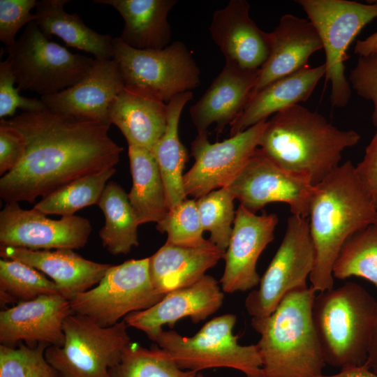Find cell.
I'll return each instance as SVG.
<instances>
[{
	"label": "cell",
	"instance_id": "18",
	"mask_svg": "<svg viewBox=\"0 0 377 377\" xmlns=\"http://www.w3.org/2000/svg\"><path fill=\"white\" fill-rule=\"evenodd\" d=\"M124 87L117 62L94 59L85 75L72 87L57 94L41 96L50 111L111 125V106Z\"/></svg>",
	"mask_w": 377,
	"mask_h": 377
},
{
	"label": "cell",
	"instance_id": "35",
	"mask_svg": "<svg viewBox=\"0 0 377 377\" xmlns=\"http://www.w3.org/2000/svg\"><path fill=\"white\" fill-rule=\"evenodd\" d=\"M109 373L110 377H193L197 374L180 369L158 346L147 348L132 342Z\"/></svg>",
	"mask_w": 377,
	"mask_h": 377
},
{
	"label": "cell",
	"instance_id": "3",
	"mask_svg": "<svg viewBox=\"0 0 377 377\" xmlns=\"http://www.w3.org/2000/svg\"><path fill=\"white\" fill-rule=\"evenodd\" d=\"M360 138L355 131L339 129L320 114L297 104L267 121L258 148L281 168L316 185L341 165L342 152Z\"/></svg>",
	"mask_w": 377,
	"mask_h": 377
},
{
	"label": "cell",
	"instance_id": "44",
	"mask_svg": "<svg viewBox=\"0 0 377 377\" xmlns=\"http://www.w3.org/2000/svg\"><path fill=\"white\" fill-rule=\"evenodd\" d=\"M377 52V31L363 40H357L354 53L359 57H365Z\"/></svg>",
	"mask_w": 377,
	"mask_h": 377
},
{
	"label": "cell",
	"instance_id": "30",
	"mask_svg": "<svg viewBox=\"0 0 377 377\" xmlns=\"http://www.w3.org/2000/svg\"><path fill=\"white\" fill-rule=\"evenodd\" d=\"M132 186L128 193L139 224L158 223L169 211L156 159L147 149L128 146Z\"/></svg>",
	"mask_w": 377,
	"mask_h": 377
},
{
	"label": "cell",
	"instance_id": "45",
	"mask_svg": "<svg viewBox=\"0 0 377 377\" xmlns=\"http://www.w3.org/2000/svg\"><path fill=\"white\" fill-rule=\"evenodd\" d=\"M316 377H377V374L364 364L342 369L340 372L334 375L321 374Z\"/></svg>",
	"mask_w": 377,
	"mask_h": 377
},
{
	"label": "cell",
	"instance_id": "34",
	"mask_svg": "<svg viewBox=\"0 0 377 377\" xmlns=\"http://www.w3.org/2000/svg\"><path fill=\"white\" fill-rule=\"evenodd\" d=\"M333 276L341 280L362 277L377 288V224L367 226L346 241L334 265Z\"/></svg>",
	"mask_w": 377,
	"mask_h": 377
},
{
	"label": "cell",
	"instance_id": "12",
	"mask_svg": "<svg viewBox=\"0 0 377 377\" xmlns=\"http://www.w3.org/2000/svg\"><path fill=\"white\" fill-rule=\"evenodd\" d=\"M314 262L309 219L291 215L281 243L260 278L259 288L250 292L245 300L248 313L252 318L271 315L288 293L307 286Z\"/></svg>",
	"mask_w": 377,
	"mask_h": 377
},
{
	"label": "cell",
	"instance_id": "38",
	"mask_svg": "<svg viewBox=\"0 0 377 377\" xmlns=\"http://www.w3.org/2000/svg\"><path fill=\"white\" fill-rule=\"evenodd\" d=\"M156 228L161 233L166 232V242L174 245L195 247L207 241L202 236L204 230L194 199L187 198L169 209Z\"/></svg>",
	"mask_w": 377,
	"mask_h": 377
},
{
	"label": "cell",
	"instance_id": "23",
	"mask_svg": "<svg viewBox=\"0 0 377 377\" xmlns=\"http://www.w3.org/2000/svg\"><path fill=\"white\" fill-rule=\"evenodd\" d=\"M0 256L20 261L47 275L68 300L96 286L111 266L87 260L66 249L31 250L1 246Z\"/></svg>",
	"mask_w": 377,
	"mask_h": 377
},
{
	"label": "cell",
	"instance_id": "14",
	"mask_svg": "<svg viewBox=\"0 0 377 377\" xmlns=\"http://www.w3.org/2000/svg\"><path fill=\"white\" fill-rule=\"evenodd\" d=\"M267 121H260L220 142L211 143L207 133H198L191 148L195 162L183 175L186 195L198 199L212 191L226 187L258 148Z\"/></svg>",
	"mask_w": 377,
	"mask_h": 377
},
{
	"label": "cell",
	"instance_id": "40",
	"mask_svg": "<svg viewBox=\"0 0 377 377\" xmlns=\"http://www.w3.org/2000/svg\"><path fill=\"white\" fill-rule=\"evenodd\" d=\"M36 0H0V40L6 47L13 45L18 31L25 24L35 21Z\"/></svg>",
	"mask_w": 377,
	"mask_h": 377
},
{
	"label": "cell",
	"instance_id": "8",
	"mask_svg": "<svg viewBox=\"0 0 377 377\" xmlns=\"http://www.w3.org/2000/svg\"><path fill=\"white\" fill-rule=\"evenodd\" d=\"M318 33L325 53V80L334 106H346L351 87L345 74L347 50L360 31L377 17V1L297 0Z\"/></svg>",
	"mask_w": 377,
	"mask_h": 377
},
{
	"label": "cell",
	"instance_id": "17",
	"mask_svg": "<svg viewBox=\"0 0 377 377\" xmlns=\"http://www.w3.org/2000/svg\"><path fill=\"white\" fill-rule=\"evenodd\" d=\"M73 313L70 301L59 293L6 308L0 312L1 345L15 347L24 342L35 347L44 343L61 347L65 338L64 322Z\"/></svg>",
	"mask_w": 377,
	"mask_h": 377
},
{
	"label": "cell",
	"instance_id": "2",
	"mask_svg": "<svg viewBox=\"0 0 377 377\" xmlns=\"http://www.w3.org/2000/svg\"><path fill=\"white\" fill-rule=\"evenodd\" d=\"M309 226L315 251L309 276L316 293L334 288L333 267L346 241L377 224V209L361 185L350 161L314 186Z\"/></svg>",
	"mask_w": 377,
	"mask_h": 377
},
{
	"label": "cell",
	"instance_id": "16",
	"mask_svg": "<svg viewBox=\"0 0 377 377\" xmlns=\"http://www.w3.org/2000/svg\"><path fill=\"white\" fill-rule=\"evenodd\" d=\"M278 222L275 214L257 215L239 205L223 258L225 269L220 279L223 292H244L259 284L257 262L263 250L273 241Z\"/></svg>",
	"mask_w": 377,
	"mask_h": 377
},
{
	"label": "cell",
	"instance_id": "1",
	"mask_svg": "<svg viewBox=\"0 0 377 377\" xmlns=\"http://www.w3.org/2000/svg\"><path fill=\"white\" fill-rule=\"evenodd\" d=\"M1 120L26 142L21 163L0 179L6 203H32L76 179L114 168L124 150L109 136L110 125L97 121L47 109Z\"/></svg>",
	"mask_w": 377,
	"mask_h": 377
},
{
	"label": "cell",
	"instance_id": "22",
	"mask_svg": "<svg viewBox=\"0 0 377 377\" xmlns=\"http://www.w3.org/2000/svg\"><path fill=\"white\" fill-rule=\"evenodd\" d=\"M269 36V54L259 71L250 96L274 81L307 66L310 57L323 49L313 24L293 14L282 15Z\"/></svg>",
	"mask_w": 377,
	"mask_h": 377
},
{
	"label": "cell",
	"instance_id": "19",
	"mask_svg": "<svg viewBox=\"0 0 377 377\" xmlns=\"http://www.w3.org/2000/svg\"><path fill=\"white\" fill-rule=\"evenodd\" d=\"M223 297L218 281L205 274L194 284L170 292L150 308L132 312L123 320L154 341L165 325L172 327L187 317L193 323L204 320L221 306Z\"/></svg>",
	"mask_w": 377,
	"mask_h": 377
},
{
	"label": "cell",
	"instance_id": "11",
	"mask_svg": "<svg viewBox=\"0 0 377 377\" xmlns=\"http://www.w3.org/2000/svg\"><path fill=\"white\" fill-rule=\"evenodd\" d=\"M149 260L131 259L111 265L96 286L69 300L73 313L108 327L161 301L165 295L151 283Z\"/></svg>",
	"mask_w": 377,
	"mask_h": 377
},
{
	"label": "cell",
	"instance_id": "27",
	"mask_svg": "<svg viewBox=\"0 0 377 377\" xmlns=\"http://www.w3.org/2000/svg\"><path fill=\"white\" fill-rule=\"evenodd\" d=\"M114 8L124 19L120 39L138 50H160L170 43L168 15L176 0H95Z\"/></svg>",
	"mask_w": 377,
	"mask_h": 377
},
{
	"label": "cell",
	"instance_id": "32",
	"mask_svg": "<svg viewBox=\"0 0 377 377\" xmlns=\"http://www.w3.org/2000/svg\"><path fill=\"white\" fill-rule=\"evenodd\" d=\"M115 168L76 179L42 198L33 208L46 214L71 216L90 205H98Z\"/></svg>",
	"mask_w": 377,
	"mask_h": 377
},
{
	"label": "cell",
	"instance_id": "9",
	"mask_svg": "<svg viewBox=\"0 0 377 377\" xmlns=\"http://www.w3.org/2000/svg\"><path fill=\"white\" fill-rule=\"evenodd\" d=\"M112 59L118 65L125 87L167 103L200 84V69L181 41L160 50H138L117 37L112 39Z\"/></svg>",
	"mask_w": 377,
	"mask_h": 377
},
{
	"label": "cell",
	"instance_id": "46",
	"mask_svg": "<svg viewBox=\"0 0 377 377\" xmlns=\"http://www.w3.org/2000/svg\"><path fill=\"white\" fill-rule=\"evenodd\" d=\"M364 364L377 374V321L369 349L367 360Z\"/></svg>",
	"mask_w": 377,
	"mask_h": 377
},
{
	"label": "cell",
	"instance_id": "21",
	"mask_svg": "<svg viewBox=\"0 0 377 377\" xmlns=\"http://www.w3.org/2000/svg\"><path fill=\"white\" fill-rule=\"evenodd\" d=\"M259 71L244 69L226 60L220 73L190 108L191 119L198 133H207L213 124L219 133L227 124L230 125L248 101Z\"/></svg>",
	"mask_w": 377,
	"mask_h": 377
},
{
	"label": "cell",
	"instance_id": "31",
	"mask_svg": "<svg viewBox=\"0 0 377 377\" xmlns=\"http://www.w3.org/2000/svg\"><path fill=\"white\" fill-rule=\"evenodd\" d=\"M97 205L105 216L99 231L103 246L114 256L127 254L138 246L140 224L124 188L115 182H108Z\"/></svg>",
	"mask_w": 377,
	"mask_h": 377
},
{
	"label": "cell",
	"instance_id": "6",
	"mask_svg": "<svg viewBox=\"0 0 377 377\" xmlns=\"http://www.w3.org/2000/svg\"><path fill=\"white\" fill-rule=\"evenodd\" d=\"M236 321V316L232 313L215 317L190 337L163 330L154 342L183 370L198 373L207 369L230 368L246 377H265L258 345H241L239 336L234 335Z\"/></svg>",
	"mask_w": 377,
	"mask_h": 377
},
{
	"label": "cell",
	"instance_id": "28",
	"mask_svg": "<svg viewBox=\"0 0 377 377\" xmlns=\"http://www.w3.org/2000/svg\"><path fill=\"white\" fill-rule=\"evenodd\" d=\"M68 0L37 1L35 20L41 32L49 39L56 36L71 47L92 54L95 59H112V38L88 27L77 13L65 11Z\"/></svg>",
	"mask_w": 377,
	"mask_h": 377
},
{
	"label": "cell",
	"instance_id": "43",
	"mask_svg": "<svg viewBox=\"0 0 377 377\" xmlns=\"http://www.w3.org/2000/svg\"><path fill=\"white\" fill-rule=\"evenodd\" d=\"M356 175L377 209V131L366 148L365 154L356 166Z\"/></svg>",
	"mask_w": 377,
	"mask_h": 377
},
{
	"label": "cell",
	"instance_id": "24",
	"mask_svg": "<svg viewBox=\"0 0 377 377\" xmlns=\"http://www.w3.org/2000/svg\"><path fill=\"white\" fill-rule=\"evenodd\" d=\"M325 75V66H309L281 77L251 95L241 112L230 124V135L267 120L290 106L306 101Z\"/></svg>",
	"mask_w": 377,
	"mask_h": 377
},
{
	"label": "cell",
	"instance_id": "42",
	"mask_svg": "<svg viewBox=\"0 0 377 377\" xmlns=\"http://www.w3.org/2000/svg\"><path fill=\"white\" fill-rule=\"evenodd\" d=\"M26 154L23 135L15 128L0 121V175L15 169Z\"/></svg>",
	"mask_w": 377,
	"mask_h": 377
},
{
	"label": "cell",
	"instance_id": "26",
	"mask_svg": "<svg viewBox=\"0 0 377 377\" xmlns=\"http://www.w3.org/2000/svg\"><path fill=\"white\" fill-rule=\"evenodd\" d=\"M128 146L151 151L167 126V103L140 90L125 87L114 99L109 114Z\"/></svg>",
	"mask_w": 377,
	"mask_h": 377
},
{
	"label": "cell",
	"instance_id": "7",
	"mask_svg": "<svg viewBox=\"0 0 377 377\" xmlns=\"http://www.w3.org/2000/svg\"><path fill=\"white\" fill-rule=\"evenodd\" d=\"M6 51L18 89L41 96L57 94L78 82L94 59L73 54L50 40L35 21L27 25Z\"/></svg>",
	"mask_w": 377,
	"mask_h": 377
},
{
	"label": "cell",
	"instance_id": "20",
	"mask_svg": "<svg viewBox=\"0 0 377 377\" xmlns=\"http://www.w3.org/2000/svg\"><path fill=\"white\" fill-rule=\"evenodd\" d=\"M249 10L247 1L231 0L214 13L209 30L226 60L244 69L258 70L269 57L270 36L257 26Z\"/></svg>",
	"mask_w": 377,
	"mask_h": 377
},
{
	"label": "cell",
	"instance_id": "4",
	"mask_svg": "<svg viewBox=\"0 0 377 377\" xmlns=\"http://www.w3.org/2000/svg\"><path fill=\"white\" fill-rule=\"evenodd\" d=\"M316 292L299 288L288 293L274 311L252 318L260 337L257 343L265 377H316L326 363L313 325L311 308Z\"/></svg>",
	"mask_w": 377,
	"mask_h": 377
},
{
	"label": "cell",
	"instance_id": "36",
	"mask_svg": "<svg viewBox=\"0 0 377 377\" xmlns=\"http://www.w3.org/2000/svg\"><path fill=\"white\" fill-rule=\"evenodd\" d=\"M234 200L235 197L226 187L196 200L203 230L209 232V239L223 251L228 246L235 219Z\"/></svg>",
	"mask_w": 377,
	"mask_h": 377
},
{
	"label": "cell",
	"instance_id": "10",
	"mask_svg": "<svg viewBox=\"0 0 377 377\" xmlns=\"http://www.w3.org/2000/svg\"><path fill=\"white\" fill-rule=\"evenodd\" d=\"M128 327L124 320L103 327L73 313L64 322V345L47 347L45 358L62 377H110V369L131 342Z\"/></svg>",
	"mask_w": 377,
	"mask_h": 377
},
{
	"label": "cell",
	"instance_id": "13",
	"mask_svg": "<svg viewBox=\"0 0 377 377\" xmlns=\"http://www.w3.org/2000/svg\"><path fill=\"white\" fill-rule=\"evenodd\" d=\"M314 186L306 177L281 168L258 148L226 188L254 213L271 202H283L292 215L308 218Z\"/></svg>",
	"mask_w": 377,
	"mask_h": 377
},
{
	"label": "cell",
	"instance_id": "25",
	"mask_svg": "<svg viewBox=\"0 0 377 377\" xmlns=\"http://www.w3.org/2000/svg\"><path fill=\"white\" fill-rule=\"evenodd\" d=\"M225 252L209 239L195 247L167 242L151 257L149 269L155 290L164 295L194 284L222 258Z\"/></svg>",
	"mask_w": 377,
	"mask_h": 377
},
{
	"label": "cell",
	"instance_id": "41",
	"mask_svg": "<svg viewBox=\"0 0 377 377\" xmlns=\"http://www.w3.org/2000/svg\"><path fill=\"white\" fill-rule=\"evenodd\" d=\"M348 82L357 94L372 103L371 121L377 126V52L359 57L350 71Z\"/></svg>",
	"mask_w": 377,
	"mask_h": 377
},
{
	"label": "cell",
	"instance_id": "37",
	"mask_svg": "<svg viewBox=\"0 0 377 377\" xmlns=\"http://www.w3.org/2000/svg\"><path fill=\"white\" fill-rule=\"evenodd\" d=\"M18 345L17 348L0 346V377H62L45 358L48 344L30 347L20 342Z\"/></svg>",
	"mask_w": 377,
	"mask_h": 377
},
{
	"label": "cell",
	"instance_id": "5",
	"mask_svg": "<svg viewBox=\"0 0 377 377\" xmlns=\"http://www.w3.org/2000/svg\"><path fill=\"white\" fill-rule=\"evenodd\" d=\"M311 316L326 364L340 369L366 363L377 321V301L347 282L315 295Z\"/></svg>",
	"mask_w": 377,
	"mask_h": 377
},
{
	"label": "cell",
	"instance_id": "39",
	"mask_svg": "<svg viewBox=\"0 0 377 377\" xmlns=\"http://www.w3.org/2000/svg\"><path fill=\"white\" fill-rule=\"evenodd\" d=\"M15 77L7 59L0 63V117L15 114L17 109L24 112H37L47 109L40 99L31 98L20 94Z\"/></svg>",
	"mask_w": 377,
	"mask_h": 377
},
{
	"label": "cell",
	"instance_id": "15",
	"mask_svg": "<svg viewBox=\"0 0 377 377\" xmlns=\"http://www.w3.org/2000/svg\"><path fill=\"white\" fill-rule=\"evenodd\" d=\"M18 202L6 203L0 212V244L31 250L77 249L84 247L92 230L84 217L63 216L54 220Z\"/></svg>",
	"mask_w": 377,
	"mask_h": 377
},
{
	"label": "cell",
	"instance_id": "33",
	"mask_svg": "<svg viewBox=\"0 0 377 377\" xmlns=\"http://www.w3.org/2000/svg\"><path fill=\"white\" fill-rule=\"evenodd\" d=\"M60 294L57 284L39 270L20 261L0 260L1 304L33 300L41 295Z\"/></svg>",
	"mask_w": 377,
	"mask_h": 377
},
{
	"label": "cell",
	"instance_id": "29",
	"mask_svg": "<svg viewBox=\"0 0 377 377\" xmlns=\"http://www.w3.org/2000/svg\"><path fill=\"white\" fill-rule=\"evenodd\" d=\"M192 98V92L186 91L167 103L166 129L151 151L159 167L169 209L187 199L183 185V170L188 153L179 140L178 128L183 108Z\"/></svg>",
	"mask_w": 377,
	"mask_h": 377
},
{
	"label": "cell",
	"instance_id": "47",
	"mask_svg": "<svg viewBox=\"0 0 377 377\" xmlns=\"http://www.w3.org/2000/svg\"><path fill=\"white\" fill-rule=\"evenodd\" d=\"M193 377H204L203 375L200 373V372H198L195 375H194Z\"/></svg>",
	"mask_w": 377,
	"mask_h": 377
}]
</instances>
